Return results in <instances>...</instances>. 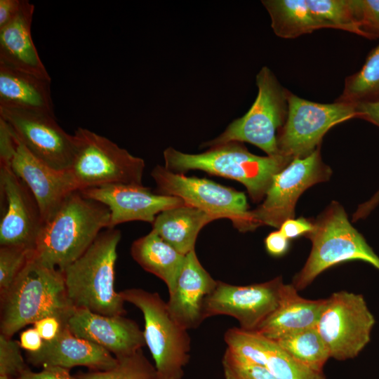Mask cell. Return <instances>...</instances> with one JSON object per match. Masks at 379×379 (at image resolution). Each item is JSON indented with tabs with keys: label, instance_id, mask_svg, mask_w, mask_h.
<instances>
[{
	"label": "cell",
	"instance_id": "1",
	"mask_svg": "<svg viewBox=\"0 0 379 379\" xmlns=\"http://www.w3.org/2000/svg\"><path fill=\"white\" fill-rule=\"evenodd\" d=\"M109 226L108 208L75 191L44 222L35 243L34 258L62 271Z\"/></svg>",
	"mask_w": 379,
	"mask_h": 379
},
{
	"label": "cell",
	"instance_id": "2",
	"mask_svg": "<svg viewBox=\"0 0 379 379\" xmlns=\"http://www.w3.org/2000/svg\"><path fill=\"white\" fill-rule=\"evenodd\" d=\"M0 302L1 334L8 338L46 317L67 322L75 309L67 296L62 272L41 263L34 255L0 295Z\"/></svg>",
	"mask_w": 379,
	"mask_h": 379
},
{
	"label": "cell",
	"instance_id": "3",
	"mask_svg": "<svg viewBox=\"0 0 379 379\" xmlns=\"http://www.w3.org/2000/svg\"><path fill=\"white\" fill-rule=\"evenodd\" d=\"M121 234L102 231L89 248L62 270L67 296L76 309L107 316H124V300L114 288L117 246Z\"/></svg>",
	"mask_w": 379,
	"mask_h": 379
},
{
	"label": "cell",
	"instance_id": "4",
	"mask_svg": "<svg viewBox=\"0 0 379 379\" xmlns=\"http://www.w3.org/2000/svg\"><path fill=\"white\" fill-rule=\"evenodd\" d=\"M164 166L183 173L200 170L243 184L251 199H264L273 177L293 159L282 154L261 157L251 153L240 142L211 147L200 154H187L173 147L164 151Z\"/></svg>",
	"mask_w": 379,
	"mask_h": 379
},
{
	"label": "cell",
	"instance_id": "5",
	"mask_svg": "<svg viewBox=\"0 0 379 379\" xmlns=\"http://www.w3.org/2000/svg\"><path fill=\"white\" fill-rule=\"evenodd\" d=\"M306 237L312 242V249L292 283L298 291L310 286L321 272L341 262L361 260L379 270V257L351 225L338 202L333 201L321 213Z\"/></svg>",
	"mask_w": 379,
	"mask_h": 379
},
{
	"label": "cell",
	"instance_id": "6",
	"mask_svg": "<svg viewBox=\"0 0 379 379\" xmlns=\"http://www.w3.org/2000/svg\"><path fill=\"white\" fill-rule=\"evenodd\" d=\"M124 301L138 307L145 320V343L154 359L156 379H182L190 359L187 330L171 317L167 303L156 292L141 288L119 291Z\"/></svg>",
	"mask_w": 379,
	"mask_h": 379
},
{
	"label": "cell",
	"instance_id": "7",
	"mask_svg": "<svg viewBox=\"0 0 379 379\" xmlns=\"http://www.w3.org/2000/svg\"><path fill=\"white\" fill-rule=\"evenodd\" d=\"M256 85L258 95L249 110L231 122L219 136L202 146L245 142L259 147L268 156L279 154L277 138L286 119L289 91L266 66L256 75Z\"/></svg>",
	"mask_w": 379,
	"mask_h": 379
},
{
	"label": "cell",
	"instance_id": "8",
	"mask_svg": "<svg viewBox=\"0 0 379 379\" xmlns=\"http://www.w3.org/2000/svg\"><path fill=\"white\" fill-rule=\"evenodd\" d=\"M75 150L69 171L79 190L111 185H142L145 167L107 138L79 127L74 133Z\"/></svg>",
	"mask_w": 379,
	"mask_h": 379
},
{
	"label": "cell",
	"instance_id": "9",
	"mask_svg": "<svg viewBox=\"0 0 379 379\" xmlns=\"http://www.w3.org/2000/svg\"><path fill=\"white\" fill-rule=\"evenodd\" d=\"M151 175L157 193L181 199L186 205L200 209L215 219H230L239 232L258 227L245 194L206 178L186 176L156 166Z\"/></svg>",
	"mask_w": 379,
	"mask_h": 379
},
{
	"label": "cell",
	"instance_id": "10",
	"mask_svg": "<svg viewBox=\"0 0 379 379\" xmlns=\"http://www.w3.org/2000/svg\"><path fill=\"white\" fill-rule=\"evenodd\" d=\"M375 322L362 295L339 291L325 298L316 328L330 358L345 361L368 344Z\"/></svg>",
	"mask_w": 379,
	"mask_h": 379
},
{
	"label": "cell",
	"instance_id": "11",
	"mask_svg": "<svg viewBox=\"0 0 379 379\" xmlns=\"http://www.w3.org/2000/svg\"><path fill=\"white\" fill-rule=\"evenodd\" d=\"M357 117L354 105L319 103L288 93V113L278 138L279 154L292 159L305 157L319 147L334 126Z\"/></svg>",
	"mask_w": 379,
	"mask_h": 379
},
{
	"label": "cell",
	"instance_id": "12",
	"mask_svg": "<svg viewBox=\"0 0 379 379\" xmlns=\"http://www.w3.org/2000/svg\"><path fill=\"white\" fill-rule=\"evenodd\" d=\"M331 168L322 159L319 147L311 154L294 158L272 179L262 203L252 211L257 225L279 228L288 219L293 218L296 202L311 186L328 180Z\"/></svg>",
	"mask_w": 379,
	"mask_h": 379
},
{
	"label": "cell",
	"instance_id": "13",
	"mask_svg": "<svg viewBox=\"0 0 379 379\" xmlns=\"http://www.w3.org/2000/svg\"><path fill=\"white\" fill-rule=\"evenodd\" d=\"M0 119L35 157L53 168L69 170L75 150V138L58 124L55 115L0 107Z\"/></svg>",
	"mask_w": 379,
	"mask_h": 379
},
{
	"label": "cell",
	"instance_id": "14",
	"mask_svg": "<svg viewBox=\"0 0 379 379\" xmlns=\"http://www.w3.org/2000/svg\"><path fill=\"white\" fill-rule=\"evenodd\" d=\"M284 284L281 277L248 286L218 281L205 301L204 318L230 316L238 321L239 328L255 331L278 307Z\"/></svg>",
	"mask_w": 379,
	"mask_h": 379
},
{
	"label": "cell",
	"instance_id": "15",
	"mask_svg": "<svg viewBox=\"0 0 379 379\" xmlns=\"http://www.w3.org/2000/svg\"><path fill=\"white\" fill-rule=\"evenodd\" d=\"M0 246L34 250L44 220L34 194L10 166L0 165Z\"/></svg>",
	"mask_w": 379,
	"mask_h": 379
},
{
	"label": "cell",
	"instance_id": "16",
	"mask_svg": "<svg viewBox=\"0 0 379 379\" xmlns=\"http://www.w3.org/2000/svg\"><path fill=\"white\" fill-rule=\"evenodd\" d=\"M79 191L108 208L109 228L135 220L152 224L160 213L185 204L179 197L154 193L143 185H111Z\"/></svg>",
	"mask_w": 379,
	"mask_h": 379
},
{
	"label": "cell",
	"instance_id": "17",
	"mask_svg": "<svg viewBox=\"0 0 379 379\" xmlns=\"http://www.w3.org/2000/svg\"><path fill=\"white\" fill-rule=\"evenodd\" d=\"M75 335L94 343L115 357L132 354L146 345L143 331L124 316H107L88 309H74L67 321Z\"/></svg>",
	"mask_w": 379,
	"mask_h": 379
},
{
	"label": "cell",
	"instance_id": "18",
	"mask_svg": "<svg viewBox=\"0 0 379 379\" xmlns=\"http://www.w3.org/2000/svg\"><path fill=\"white\" fill-rule=\"evenodd\" d=\"M16 140L17 146L11 161V168L34 194L45 222L56 212L67 196L79 190L68 170L51 167Z\"/></svg>",
	"mask_w": 379,
	"mask_h": 379
},
{
	"label": "cell",
	"instance_id": "19",
	"mask_svg": "<svg viewBox=\"0 0 379 379\" xmlns=\"http://www.w3.org/2000/svg\"><path fill=\"white\" fill-rule=\"evenodd\" d=\"M217 283L199 262L195 250L187 253L166 302L173 319L187 331L199 327L205 319V301Z\"/></svg>",
	"mask_w": 379,
	"mask_h": 379
},
{
	"label": "cell",
	"instance_id": "20",
	"mask_svg": "<svg viewBox=\"0 0 379 379\" xmlns=\"http://www.w3.org/2000/svg\"><path fill=\"white\" fill-rule=\"evenodd\" d=\"M27 360L34 366H59L69 369L86 366L93 371L113 368L117 359L101 346L73 334L67 326L53 340L44 341L42 347L35 352H27Z\"/></svg>",
	"mask_w": 379,
	"mask_h": 379
},
{
	"label": "cell",
	"instance_id": "21",
	"mask_svg": "<svg viewBox=\"0 0 379 379\" xmlns=\"http://www.w3.org/2000/svg\"><path fill=\"white\" fill-rule=\"evenodd\" d=\"M34 6L22 0L20 11L0 28V64L51 81L32 37Z\"/></svg>",
	"mask_w": 379,
	"mask_h": 379
},
{
	"label": "cell",
	"instance_id": "22",
	"mask_svg": "<svg viewBox=\"0 0 379 379\" xmlns=\"http://www.w3.org/2000/svg\"><path fill=\"white\" fill-rule=\"evenodd\" d=\"M325 298H302L291 284H284L276 310L255 331L277 340L284 336L316 326Z\"/></svg>",
	"mask_w": 379,
	"mask_h": 379
},
{
	"label": "cell",
	"instance_id": "23",
	"mask_svg": "<svg viewBox=\"0 0 379 379\" xmlns=\"http://www.w3.org/2000/svg\"><path fill=\"white\" fill-rule=\"evenodd\" d=\"M51 81L0 64V107L55 115Z\"/></svg>",
	"mask_w": 379,
	"mask_h": 379
},
{
	"label": "cell",
	"instance_id": "24",
	"mask_svg": "<svg viewBox=\"0 0 379 379\" xmlns=\"http://www.w3.org/2000/svg\"><path fill=\"white\" fill-rule=\"evenodd\" d=\"M214 220L207 213L185 204L160 213L152 223V230L178 252L187 255L194 250L200 230Z\"/></svg>",
	"mask_w": 379,
	"mask_h": 379
},
{
	"label": "cell",
	"instance_id": "25",
	"mask_svg": "<svg viewBox=\"0 0 379 379\" xmlns=\"http://www.w3.org/2000/svg\"><path fill=\"white\" fill-rule=\"evenodd\" d=\"M131 253L142 269L166 284L169 293L173 291L186 255L178 252L152 230L133 242Z\"/></svg>",
	"mask_w": 379,
	"mask_h": 379
},
{
	"label": "cell",
	"instance_id": "26",
	"mask_svg": "<svg viewBox=\"0 0 379 379\" xmlns=\"http://www.w3.org/2000/svg\"><path fill=\"white\" fill-rule=\"evenodd\" d=\"M271 18L274 34L293 39L320 29L307 0H263L261 1Z\"/></svg>",
	"mask_w": 379,
	"mask_h": 379
},
{
	"label": "cell",
	"instance_id": "27",
	"mask_svg": "<svg viewBox=\"0 0 379 379\" xmlns=\"http://www.w3.org/2000/svg\"><path fill=\"white\" fill-rule=\"evenodd\" d=\"M335 101L354 105L379 101V44L362 67L345 79L343 91Z\"/></svg>",
	"mask_w": 379,
	"mask_h": 379
},
{
	"label": "cell",
	"instance_id": "28",
	"mask_svg": "<svg viewBox=\"0 0 379 379\" xmlns=\"http://www.w3.org/2000/svg\"><path fill=\"white\" fill-rule=\"evenodd\" d=\"M274 341L295 360L317 372H323L324 366L330 358L328 350L316 326Z\"/></svg>",
	"mask_w": 379,
	"mask_h": 379
},
{
	"label": "cell",
	"instance_id": "29",
	"mask_svg": "<svg viewBox=\"0 0 379 379\" xmlns=\"http://www.w3.org/2000/svg\"><path fill=\"white\" fill-rule=\"evenodd\" d=\"M307 3L320 29H338L365 37L350 0H307Z\"/></svg>",
	"mask_w": 379,
	"mask_h": 379
},
{
	"label": "cell",
	"instance_id": "30",
	"mask_svg": "<svg viewBox=\"0 0 379 379\" xmlns=\"http://www.w3.org/2000/svg\"><path fill=\"white\" fill-rule=\"evenodd\" d=\"M264 359L263 367L277 379H326L323 372L304 366L269 338Z\"/></svg>",
	"mask_w": 379,
	"mask_h": 379
},
{
	"label": "cell",
	"instance_id": "31",
	"mask_svg": "<svg viewBox=\"0 0 379 379\" xmlns=\"http://www.w3.org/2000/svg\"><path fill=\"white\" fill-rule=\"evenodd\" d=\"M116 358L117 362L113 368L81 373L77 376V379H156L155 367L142 349L132 354Z\"/></svg>",
	"mask_w": 379,
	"mask_h": 379
},
{
	"label": "cell",
	"instance_id": "32",
	"mask_svg": "<svg viewBox=\"0 0 379 379\" xmlns=\"http://www.w3.org/2000/svg\"><path fill=\"white\" fill-rule=\"evenodd\" d=\"M34 255V250L20 246H0V295L11 286Z\"/></svg>",
	"mask_w": 379,
	"mask_h": 379
},
{
	"label": "cell",
	"instance_id": "33",
	"mask_svg": "<svg viewBox=\"0 0 379 379\" xmlns=\"http://www.w3.org/2000/svg\"><path fill=\"white\" fill-rule=\"evenodd\" d=\"M222 366L225 379H277L265 367L244 363L227 349Z\"/></svg>",
	"mask_w": 379,
	"mask_h": 379
},
{
	"label": "cell",
	"instance_id": "34",
	"mask_svg": "<svg viewBox=\"0 0 379 379\" xmlns=\"http://www.w3.org/2000/svg\"><path fill=\"white\" fill-rule=\"evenodd\" d=\"M354 18L365 38L379 37V0H350Z\"/></svg>",
	"mask_w": 379,
	"mask_h": 379
},
{
	"label": "cell",
	"instance_id": "35",
	"mask_svg": "<svg viewBox=\"0 0 379 379\" xmlns=\"http://www.w3.org/2000/svg\"><path fill=\"white\" fill-rule=\"evenodd\" d=\"M20 348L19 342L0 335V375L17 378L28 368Z\"/></svg>",
	"mask_w": 379,
	"mask_h": 379
},
{
	"label": "cell",
	"instance_id": "36",
	"mask_svg": "<svg viewBox=\"0 0 379 379\" xmlns=\"http://www.w3.org/2000/svg\"><path fill=\"white\" fill-rule=\"evenodd\" d=\"M16 146V139L7 124L0 119V165H11Z\"/></svg>",
	"mask_w": 379,
	"mask_h": 379
},
{
	"label": "cell",
	"instance_id": "37",
	"mask_svg": "<svg viewBox=\"0 0 379 379\" xmlns=\"http://www.w3.org/2000/svg\"><path fill=\"white\" fill-rule=\"evenodd\" d=\"M314 228V222L305 218H290L284 221L279 227V231L288 239H293L302 235H307Z\"/></svg>",
	"mask_w": 379,
	"mask_h": 379
},
{
	"label": "cell",
	"instance_id": "38",
	"mask_svg": "<svg viewBox=\"0 0 379 379\" xmlns=\"http://www.w3.org/2000/svg\"><path fill=\"white\" fill-rule=\"evenodd\" d=\"M66 323L55 317H46L33 325L44 341H51L58 335Z\"/></svg>",
	"mask_w": 379,
	"mask_h": 379
},
{
	"label": "cell",
	"instance_id": "39",
	"mask_svg": "<svg viewBox=\"0 0 379 379\" xmlns=\"http://www.w3.org/2000/svg\"><path fill=\"white\" fill-rule=\"evenodd\" d=\"M16 379H77V378L72 376L69 369L59 366H46L37 373L27 368Z\"/></svg>",
	"mask_w": 379,
	"mask_h": 379
},
{
	"label": "cell",
	"instance_id": "40",
	"mask_svg": "<svg viewBox=\"0 0 379 379\" xmlns=\"http://www.w3.org/2000/svg\"><path fill=\"white\" fill-rule=\"evenodd\" d=\"M267 251L272 255L279 257L284 255L289 247V239L279 230L270 233L265 239Z\"/></svg>",
	"mask_w": 379,
	"mask_h": 379
},
{
	"label": "cell",
	"instance_id": "41",
	"mask_svg": "<svg viewBox=\"0 0 379 379\" xmlns=\"http://www.w3.org/2000/svg\"><path fill=\"white\" fill-rule=\"evenodd\" d=\"M44 342V340L34 327L22 331L20 335V345L27 352L39 351L42 347Z\"/></svg>",
	"mask_w": 379,
	"mask_h": 379
},
{
	"label": "cell",
	"instance_id": "42",
	"mask_svg": "<svg viewBox=\"0 0 379 379\" xmlns=\"http://www.w3.org/2000/svg\"><path fill=\"white\" fill-rule=\"evenodd\" d=\"M357 117L365 119L379 127V101L355 105Z\"/></svg>",
	"mask_w": 379,
	"mask_h": 379
},
{
	"label": "cell",
	"instance_id": "43",
	"mask_svg": "<svg viewBox=\"0 0 379 379\" xmlns=\"http://www.w3.org/2000/svg\"><path fill=\"white\" fill-rule=\"evenodd\" d=\"M21 4L22 0H0V28L17 15Z\"/></svg>",
	"mask_w": 379,
	"mask_h": 379
},
{
	"label": "cell",
	"instance_id": "44",
	"mask_svg": "<svg viewBox=\"0 0 379 379\" xmlns=\"http://www.w3.org/2000/svg\"><path fill=\"white\" fill-rule=\"evenodd\" d=\"M379 204V190L367 201L358 206L353 215L354 220L366 218Z\"/></svg>",
	"mask_w": 379,
	"mask_h": 379
},
{
	"label": "cell",
	"instance_id": "45",
	"mask_svg": "<svg viewBox=\"0 0 379 379\" xmlns=\"http://www.w3.org/2000/svg\"><path fill=\"white\" fill-rule=\"evenodd\" d=\"M0 379H12V378L8 376L0 375Z\"/></svg>",
	"mask_w": 379,
	"mask_h": 379
}]
</instances>
